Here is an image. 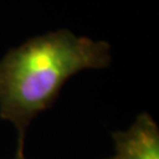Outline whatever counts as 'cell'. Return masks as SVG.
<instances>
[{
  "instance_id": "cell-1",
  "label": "cell",
  "mask_w": 159,
  "mask_h": 159,
  "mask_svg": "<svg viewBox=\"0 0 159 159\" xmlns=\"http://www.w3.org/2000/svg\"><path fill=\"white\" fill-rule=\"evenodd\" d=\"M111 46L77 37L68 30L50 32L11 51L0 61V117L18 131V151L30 123L53 106L66 80L86 68L111 63Z\"/></svg>"
},
{
  "instance_id": "cell-2",
  "label": "cell",
  "mask_w": 159,
  "mask_h": 159,
  "mask_svg": "<svg viewBox=\"0 0 159 159\" xmlns=\"http://www.w3.org/2000/svg\"><path fill=\"white\" fill-rule=\"evenodd\" d=\"M112 137V159H159V129L150 114H139L129 130L113 132Z\"/></svg>"
},
{
  "instance_id": "cell-3",
  "label": "cell",
  "mask_w": 159,
  "mask_h": 159,
  "mask_svg": "<svg viewBox=\"0 0 159 159\" xmlns=\"http://www.w3.org/2000/svg\"><path fill=\"white\" fill-rule=\"evenodd\" d=\"M12 159H26V158H25V156H24V151H17L16 157ZM108 159H112V158H108Z\"/></svg>"
}]
</instances>
